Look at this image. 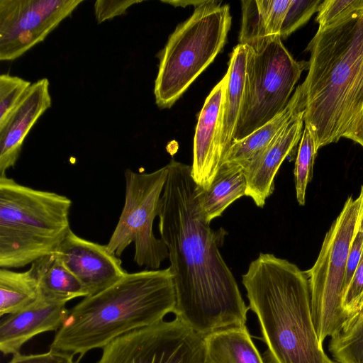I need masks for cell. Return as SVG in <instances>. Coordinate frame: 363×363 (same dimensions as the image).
<instances>
[{
	"label": "cell",
	"mask_w": 363,
	"mask_h": 363,
	"mask_svg": "<svg viewBox=\"0 0 363 363\" xmlns=\"http://www.w3.org/2000/svg\"><path fill=\"white\" fill-rule=\"evenodd\" d=\"M167 165L158 217L176 292L173 313L203 338L245 327L249 307L219 251L228 233L212 229L204 218L191 167L174 159Z\"/></svg>",
	"instance_id": "6da1fadb"
},
{
	"label": "cell",
	"mask_w": 363,
	"mask_h": 363,
	"mask_svg": "<svg viewBox=\"0 0 363 363\" xmlns=\"http://www.w3.org/2000/svg\"><path fill=\"white\" fill-rule=\"evenodd\" d=\"M242 283L267 346L265 363H337L319 341L306 271L273 254L260 253Z\"/></svg>",
	"instance_id": "7a4b0ae2"
},
{
	"label": "cell",
	"mask_w": 363,
	"mask_h": 363,
	"mask_svg": "<svg viewBox=\"0 0 363 363\" xmlns=\"http://www.w3.org/2000/svg\"><path fill=\"white\" fill-rule=\"evenodd\" d=\"M169 267L127 273L104 290L69 309L50 349L79 354L104 348L116 338L164 320L174 311Z\"/></svg>",
	"instance_id": "3957f363"
},
{
	"label": "cell",
	"mask_w": 363,
	"mask_h": 363,
	"mask_svg": "<svg viewBox=\"0 0 363 363\" xmlns=\"http://www.w3.org/2000/svg\"><path fill=\"white\" fill-rule=\"evenodd\" d=\"M306 50L303 121L318 150L342 138L346 101L363 60V13L317 30Z\"/></svg>",
	"instance_id": "277c9868"
},
{
	"label": "cell",
	"mask_w": 363,
	"mask_h": 363,
	"mask_svg": "<svg viewBox=\"0 0 363 363\" xmlns=\"http://www.w3.org/2000/svg\"><path fill=\"white\" fill-rule=\"evenodd\" d=\"M72 201L0 177V267L21 268L53 253L69 231Z\"/></svg>",
	"instance_id": "5b68a950"
},
{
	"label": "cell",
	"mask_w": 363,
	"mask_h": 363,
	"mask_svg": "<svg viewBox=\"0 0 363 363\" xmlns=\"http://www.w3.org/2000/svg\"><path fill=\"white\" fill-rule=\"evenodd\" d=\"M228 4L205 0L169 35L159 54L155 102L170 108L213 62L225 44L231 26Z\"/></svg>",
	"instance_id": "8992f818"
},
{
	"label": "cell",
	"mask_w": 363,
	"mask_h": 363,
	"mask_svg": "<svg viewBox=\"0 0 363 363\" xmlns=\"http://www.w3.org/2000/svg\"><path fill=\"white\" fill-rule=\"evenodd\" d=\"M246 46L243 100L233 142L242 140L279 114L301 73L308 69V62L292 57L280 35Z\"/></svg>",
	"instance_id": "52a82bcc"
},
{
	"label": "cell",
	"mask_w": 363,
	"mask_h": 363,
	"mask_svg": "<svg viewBox=\"0 0 363 363\" xmlns=\"http://www.w3.org/2000/svg\"><path fill=\"white\" fill-rule=\"evenodd\" d=\"M360 197L350 196L325 235L314 265L308 275L312 317L319 341L340 332L350 322L342 307L349 250L357 230Z\"/></svg>",
	"instance_id": "ba28073f"
},
{
	"label": "cell",
	"mask_w": 363,
	"mask_h": 363,
	"mask_svg": "<svg viewBox=\"0 0 363 363\" xmlns=\"http://www.w3.org/2000/svg\"><path fill=\"white\" fill-rule=\"evenodd\" d=\"M125 202L117 225L106 245L108 250L120 257L134 244V262L150 269H158L168 258L167 247L152 230L158 216L160 199L168 176L167 165L150 173L127 169Z\"/></svg>",
	"instance_id": "9c48e42d"
},
{
	"label": "cell",
	"mask_w": 363,
	"mask_h": 363,
	"mask_svg": "<svg viewBox=\"0 0 363 363\" xmlns=\"http://www.w3.org/2000/svg\"><path fill=\"white\" fill-rule=\"evenodd\" d=\"M97 363H205L204 338L174 318L123 335Z\"/></svg>",
	"instance_id": "30bf717a"
},
{
	"label": "cell",
	"mask_w": 363,
	"mask_h": 363,
	"mask_svg": "<svg viewBox=\"0 0 363 363\" xmlns=\"http://www.w3.org/2000/svg\"><path fill=\"white\" fill-rule=\"evenodd\" d=\"M83 0H0V60L18 58L43 42Z\"/></svg>",
	"instance_id": "8fae6325"
},
{
	"label": "cell",
	"mask_w": 363,
	"mask_h": 363,
	"mask_svg": "<svg viewBox=\"0 0 363 363\" xmlns=\"http://www.w3.org/2000/svg\"><path fill=\"white\" fill-rule=\"evenodd\" d=\"M55 252L89 296L109 287L128 273L121 259L106 245L84 239L71 229Z\"/></svg>",
	"instance_id": "7c38bea8"
},
{
	"label": "cell",
	"mask_w": 363,
	"mask_h": 363,
	"mask_svg": "<svg viewBox=\"0 0 363 363\" xmlns=\"http://www.w3.org/2000/svg\"><path fill=\"white\" fill-rule=\"evenodd\" d=\"M47 78L29 86L19 102L0 125V177L13 167L19 157L25 138L40 116L52 105Z\"/></svg>",
	"instance_id": "4fadbf2b"
},
{
	"label": "cell",
	"mask_w": 363,
	"mask_h": 363,
	"mask_svg": "<svg viewBox=\"0 0 363 363\" xmlns=\"http://www.w3.org/2000/svg\"><path fill=\"white\" fill-rule=\"evenodd\" d=\"M228 81L226 72L207 96L196 127L191 174L203 191L211 186L222 162L218 146V118Z\"/></svg>",
	"instance_id": "5bb4252c"
},
{
	"label": "cell",
	"mask_w": 363,
	"mask_h": 363,
	"mask_svg": "<svg viewBox=\"0 0 363 363\" xmlns=\"http://www.w3.org/2000/svg\"><path fill=\"white\" fill-rule=\"evenodd\" d=\"M305 111L291 119L272 143L244 169L247 188L245 196L262 208L274 189L275 176L286 157L300 142Z\"/></svg>",
	"instance_id": "9a60e30c"
},
{
	"label": "cell",
	"mask_w": 363,
	"mask_h": 363,
	"mask_svg": "<svg viewBox=\"0 0 363 363\" xmlns=\"http://www.w3.org/2000/svg\"><path fill=\"white\" fill-rule=\"evenodd\" d=\"M69 309L65 303L47 301L38 296L31 304L9 314L0 325V350L4 355L20 352L22 346L45 332L57 331Z\"/></svg>",
	"instance_id": "2e32d148"
},
{
	"label": "cell",
	"mask_w": 363,
	"mask_h": 363,
	"mask_svg": "<svg viewBox=\"0 0 363 363\" xmlns=\"http://www.w3.org/2000/svg\"><path fill=\"white\" fill-rule=\"evenodd\" d=\"M306 93L303 84L298 86L285 108L272 120L239 141L233 142L221 164L244 169L274 139L295 116L305 111Z\"/></svg>",
	"instance_id": "e0dca14e"
},
{
	"label": "cell",
	"mask_w": 363,
	"mask_h": 363,
	"mask_svg": "<svg viewBox=\"0 0 363 363\" xmlns=\"http://www.w3.org/2000/svg\"><path fill=\"white\" fill-rule=\"evenodd\" d=\"M247 46L238 44L233 50L227 73L228 81L225 87L218 118V146L223 161L233 141L243 100Z\"/></svg>",
	"instance_id": "ac0fdd59"
},
{
	"label": "cell",
	"mask_w": 363,
	"mask_h": 363,
	"mask_svg": "<svg viewBox=\"0 0 363 363\" xmlns=\"http://www.w3.org/2000/svg\"><path fill=\"white\" fill-rule=\"evenodd\" d=\"M291 0H242L239 43L249 45L280 35Z\"/></svg>",
	"instance_id": "d6986e66"
},
{
	"label": "cell",
	"mask_w": 363,
	"mask_h": 363,
	"mask_svg": "<svg viewBox=\"0 0 363 363\" xmlns=\"http://www.w3.org/2000/svg\"><path fill=\"white\" fill-rule=\"evenodd\" d=\"M30 267L38 280L39 296L47 301L66 304L73 298L89 296L55 252L33 262Z\"/></svg>",
	"instance_id": "ffe728a7"
},
{
	"label": "cell",
	"mask_w": 363,
	"mask_h": 363,
	"mask_svg": "<svg viewBox=\"0 0 363 363\" xmlns=\"http://www.w3.org/2000/svg\"><path fill=\"white\" fill-rule=\"evenodd\" d=\"M204 344L205 363H265L247 326L211 333Z\"/></svg>",
	"instance_id": "44dd1931"
},
{
	"label": "cell",
	"mask_w": 363,
	"mask_h": 363,
	"mask_svg": "<svg viewBox=\"0 0 363 363\" xmlns=\"http://www.w3.org/2000/svg\"><path fill=\"white\" fill-rule=\"evenodd\" d=\"M247 183L243 169L220 165L210 186L203 191L199 188L198 199L206 220L211 223L239 198L245 196Z\"/></svg>",
	"instance_id": "7402d4cb"
},
{
	"label": "cell",
	"mask_w": 363,
	"mask_h": 363,
	"mask_svg": "<svg viewBox=\"0 0 363 363\" xmlns=\"http://www.w3.org/2000/svg\"><path fill=\"white\" fill-rule=\"evenodd\" d=\"M39 296L36 276L31 267L25 272L0 269V315L15 313Z\"/></svg>",
	"instance_id": "603a6c76"
},
{
	"label": "cell",
	"mask_w": 363,
	"mask_h": 363,
	"mask_svg": "<svg viewBox=\"0 0 363 363\" xmlns=\"http://www.w3.org/2000/svg\"><path fill=\"white\" fill-rule=\"evenodd\" d=\"M329 351L337 363H363V313L331 337Z\"/></svg>",
	"instance_id": "cb8c5ba5"
},
{
	"label": "cell",
	"mask_w": 363,
	"mask_h": 363,
	"mask_svg": "<svg viewBox=\"0 0 363 363\" xmlns=\"http://www.w3.org/2000/svg\"><path fill=\"white\" fill-rule=\"evenodd\" d=\"M318 150L313 133L304 125L294 167L296 199L301 206L305 204L306 188L312 178L314 160Z\"/></svg>",
	"instance_id": "d4e9b609"
},
{
	"label": "cell",
	"mask_w": 363,
	"mask_h": 363,
	"mask_svg": "<svg viewBox=\"0 0 363 363\" xmlns=\"http://www.w3.org/2000/svg\"><path fill=\"white\" fill-rule=\"evenodd\" d=\"M316 16L318 30L363 13V0H323Z\"/></svg>",
	"instance_id": "484cf974"
},
{
	"label": "cell",
	"mask_w": 363,
	"mask_h": 363,
	"mask_svg": "<svg viewBox=\"0 0 363 363\" xmlns=\"http://www.w3.org/2000/svg\"><path fill=\"white\" fill-rule=\"evenodd\" d=\"M31 85L23 78L9 74L0 76V125L8 118L20 99Z\"/></svg>",
	"instance_id": "4316f807"
},
{
	"label": "cell",
	"mask_w": 363,
	"mask_h": 363,
	"mask_svg": "<svg viewBox=\"0 0 363 363\" xmlns=\"http://www.w3.org/2000/svg\"><path fill=\"white\" fill-rule=\"evenodd\" d=\"M323 0H291L284 19L280 37L286 38L292 33L308 21L317 11Z\"/></svg>",
	"instance_id": "83f0119b"
},
{
	"label": "cell",
	"mask_w": 363,
	"mask_h": 363,
	"mask_svg": "<svg viewBox=\"0 0 363 363\" xmlns=\"http://www.w3.org/2000/svg\"><path fill=\"white\" fill-rule=\"evenodd\" d=\"M342 307L350 321L363 313V251L356 271L344 292Z\"/></svg>",
	"instance_id": "f1b7e54d"
},
{
	"label": "cell",
	"mask_w": 363,
	"mask_h": 363,
	"mask_svg": "<svg viewBox=\"0 0 363 363\" xmlns=\"http://www.w3.org/2000/svg\"><path fill=\"white\" fill-rule=\"evenodd\" d=\"M363 107V60L348 95L341 125V137L348 125Z\"/></svg>",
	"instance_id": "f546056e"
},
{
	"label": "cell",
	"mask_w": 363,
	"mask_h": 363,
	"mask_svg": "<svg viewBox=\"0 0 363 363\" xmlns=\"http://www.w3.org/2000/svg\"><path fill=\"white\" fill-rule=\"evenodd\" d=\"M143 2L138 0L106 1L97 0L94 2V9L96 20L99 24L125 15L131 6Z\"/></svg>",
	"instance_id": "4dcf8cb0"
},
{
	"label": "cell",
	"mask_w": 363,
	"mask_h": 363,
	"mask_svg": "<svg viewBox=\"0 0 363 363\" xmlns=\"http://www.w3.org/2000/svg\"><path fill=\"white\" fill-rule=\"evenodd\" d=\"M72 353L50 349L41 354H15L9 363H78L74 361Z\"/></svg>",
	"instance_id": "1f68e13d"
},
{
	"label": "cell",
	"mask_w": 363,
	"mask_h": 363,
	"mask_svg": "<svg viewBox=\"0 0 363 363\" xmlns=\"http://www.w3.org/2000/svg\"><path fill=\"white\" fill-rule=\"evenodd\" d=\"M362 251L363 233L357 229L347 255L344 281V292L356 271L362 254Z\"/></svg>",
	"instance_id": "d6a6232c"
},
{
	"label": "cell",
	"mask_w": 363,
	"mask_h": 363,
	"mask_svg": "<svg viewBox=\"0 0 363 363\" xmlns=\"http://www.w3.org/2000/svg\"><path fill=\"white\" fill-rule=\"evenodd\" d=\"M342 138H349L363 147V107L346 128Z\"/></svg>",
	"instance_id": "836d02e7"
},
{
	"label": "cell",
	"mask_w": 363,
	"mask_h": 363,
	"mask_svg": "<svg viewBox=\"0 0 363 363\" xmlns=\"http://www.w3.org/2000/svg\"><path fill=\"white\" fill-rule=\"evenodd\" d=\"M204 1L205 0H201V1H199V0H196V1H193V0H191V1H188V0L181 1V0H179V1H162L164 2V3H166V4H169L173 5L174 6L186 7V6H189V5H193L195 7H196L199 4L203 3Z\"/></svg>",
	"instance_id": "e575fe53"
},
{
	"label": "cell",
	"mask_w": 363,
	"mask_h": 363,
	"mask_svg": "<svg viewBox=\"0 0 363 363\" xmlns=\"http://www.w3.org/2000/svg\"><path fill=\"white\" fill-rule=\"evenodd\" d=\"M359 197H360L361 202H360L359 215L357 229V230H359L363 233V185L361 187Z\"/></svg>",
	"instance_id": "d590c367"
}]
</instances>
